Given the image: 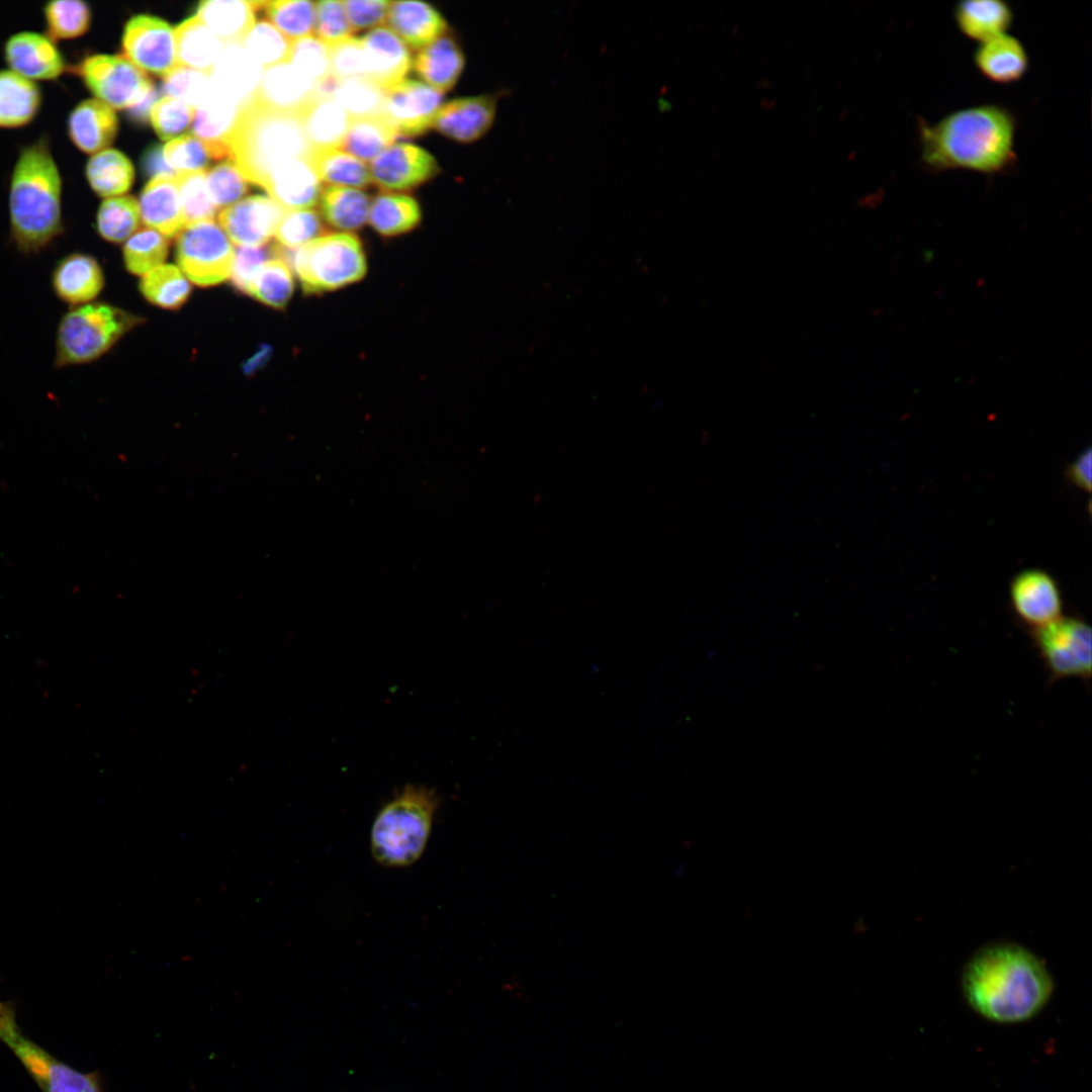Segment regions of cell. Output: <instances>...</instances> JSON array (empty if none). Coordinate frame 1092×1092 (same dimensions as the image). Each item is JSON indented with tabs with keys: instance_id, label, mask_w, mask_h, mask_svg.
Returning a JSON list of instances; mask_svg holds the SVG:
<instances>
[{
	"instance_id": "6da1fadb",
	"label": "cell",
	"mask_w": 1092,
	"mask_h": 1092,
	"mask_svg": "<svg viewBox=\"0 0 1092 1092\" xmlns=\"http://www.w3.org/2000/svg\"><path fill=\"white\" fill-rule=\"evenodd\" d=\"M965 999L982 1017L1020 1023L1048 1004L1054 981L1039 958L1021 945L997 942L981 947L965 966Z\"/></svg>"
},
{
	"instance_id": "7a4b0ae2",
	"label": "cell",
	"mask_w": 1092,
	"mask_h": 1092,
	"mask_svg": "<svg viewBox=\"0 0 1092 1092\" xmlns=\"http://www.w3.org/2000/svg\"><path fill=\"white\" fill-rule=\"evenodd\" d=\"M922 161L934 171L964 169L995 174L1015 160V121L1005 108L978 105L920 122Z\"/></svg>"
},
{
	"instance_id": "3957f363",
	"label": "cell",
	"mask_w": 1092,
	"mask_h": 1092,
	"mask_svg": "<svg viewBox=\"0 0 1092 1092\" xmlns=\"http://www.w3.org/2000/svg\"><path fill=\"white\" fill-rule=\"evenodd\" d=\"M63 189L50 136L42 133L22 145L8 183L9 234L18 252L37 254L62 236Z\"/></svg>"
},
{
	"instance_id": "277c9868",
	"label": "cell",
	"mask_w": 1092,
	"mask_h": 1092,
	"mask_svg": "<svg viewBox=\"0 0 1092 1092\" xmlns=\"http://www.w3.org/2000/svg\"><path fill=\"white\" fill-rule=\"evenodd\" d=\"M228 144L242 175L260 187L277 165L311 153L297 114L267 108L253 96L240 106Z\"/></svg>"
},
{
	"instance_id": "5b68a950",
	"label": "cell",
	"mask_w": 1092,
	"mask_h": 1092,
	"mask_svg": "<svg viewBox=\"0 0 1092 1092\" xmlns=\"http://www.w3.org/2000/svg\"><path fill=\"white\" fill-rule=\"evenodd\" d=\"M436 794L426 787L406 786L376 815L370 845L374 859L387 868H404L423 854L438 807Z\"/></svg>"
},
{
	"instance_id": "8992f818",
	"label": "cell",
	"mask_w": 1092,
	"mask_h": 1092,
	"mask_svg": "<svg viewBox=\"0 0 1092 1092\" xmlns=\"http://www.w3.org/2000/svg\"><path fill=\"white\" fill-rule=\"evenodd\" d=\"M142 321L106 302L72 306L62 315L57 328L55 367L61 369L99 359Z\"/></svg>"
},
{
	"instance_id": "52a82bcc",
	"label": "cell",
	"mask_w": 1092,
	"mask_h": 1092,
	"mask_svg": "<svg viewBox=\"0 0 1092 1092\" xmlns=\"http://www.w3.org/2000/svg\"><path fill=\"white\" fill-rule=\"evenodd\" d=\"M282 257L306 293L334 291L360 281L367 262L360 240L348 233L324 234Z\"/></svg>"
},
{
	"instance_id": "ba28073f",
	"label": "cell",
	"mask_w": 1092,
	"mask_h": 1092,
	"mask_svg": "<svg viewBox=\"0 0 1092 1092\" xmlns=\"http://www.w3.org/2000/svg\"><path fill=\"white\" fill-rule=\"evenodd\" d=\"M0 1042L15 1056L40 1092H103L96 1073L74 1069L26 1036L10 1001L0 1002Z\"/></svg>"
},
{
	"instance_id": "9c48e42d",
	"label": "cell",
	"mask_w": 1092,
	"mask_h": 1092,
	"mask_svg": "<svg viewBox=\"0 0 1092 1092\" xmlns=\"http://www.w3.org/2000/svg\"><path fill=\"white\" fill-rule=\"evenodd\" d=\"M235 249L213 220L185 225L177 236L176 260L186 278L202 287L229 279Z\"/></svg>"
},
{
	"instance_id": "30bf717a",
	"label": "cell",
	"mask_w": 1092,
	"mask_h": 1092,
	"mask_svg": "<svg viewBox=\"0 0 1092 1092\" xmlns=\"http://www.w3.org/2000/svg\"><path fill=\"white\" fill-rule=\"evenodd\" d=\"M95 98L113 109H128L155 86L145 71L124 56L90 54L70 65Z\"/></svg>"
},
{
	"instance_id": "8fae6325",
	"label": "cell",
	"mask_w": 1092,
	"mask_h": 1092,
	"mask_svg": "<svg viewBox=\"0 0 1092 1092\" xmlns=\"http://www.w3.org/2000/svg\"><path fill=\"white\" fill-rule=\"evenodd\" d=\"M1030 631L1051 681L1069 677L1090 679L1092 637L1091 628L1084 620L1062 616Z\"/></svg>"
},
{
	"instance_id": "7c38bea8",
	"label": "cell",
	"mask_w": 1092,
	"mask_h": 1092,
	"mask_svg": "<svg viewBox=\"0 0 1092 1092\" xmlns=\"http://www.w3.org/2000/svg\"><path fill=\"white\" fill-rule=\"evenodd\" d=\"M124 57L145 72L165 76L177 67L174 29L152 15H135L123 29Z\"/></svg>"
},
{
	"instance_id": "4fadbf2b",
	"label": "cell",
	"mask_w": 1092,
	"mask_h": 1092,
	"mask_svg": "<svg viewBox=\"0 0 1092 1092\" xmlns=\"http://www.w3.org/2000/svg\"><path fill=\"white\" fill-rule=\"evenodd\" d=\"M2 56L8 69L34 82L55 81L70 68L58 42L36 30L9 34L2 44Z\"/></svg>"
},
{
	"instance_id": "5bb4252c",
	"label": "cell",
	"mask_w": 1092,
	"mask_h": 1092,
	"mask_svg": "<svg viewBox=\"0 0 1092 1092\" xmlns=\"http://www.w3.org/2000/svg\"><path fill=\"white\" fill-rule=\"evenodd\" d=\"M442 101L443 93L429 85L402 80L384 90L382 114L399 135L416 136L432 127Z\"/></svg>"
},
{
	"instance_id": "9a60e30c",
	"label": "cell",
	"mask_w": 1092,
	"mask_h": 1092,
	"mask_svg": "<svg viewBox=\"0 0 1092 1092\" xmlns=\"http://www.w3.org/2000/svg\"><path fill=\"white\" fill-rule=\"evenodd\" d=\"M1010 603L1019 620L1030 630L1063 616V597L1056 579L1046 571L1030 568L1016 574L1010 583Z\"/></svg>"
},
{
	"instance_id": "2e32d148",
	"label": "cell",
	"mask_w": 1092,
	"mask_h": 1092,
	"mask_svg": "<svg viewBox=\"0 0 1092 1092\" xmlns=\"http://www.w3.org/2000/svg\"><path fill=\"white\" fill-rule=\"evenodd\" d=\"M285 211L272 198L254 195L224 207L218 214V222L238 247H260L274 236Z\"/></svg>"
},
{
	"instance_id": "e0dca14e",
	"label": "cell",
	"mask_w": 1092,
	"mask_h": 1092,
	"mask_svg": "<svg viewBox=\"0 0 1092 1092\" xmlns=\"http://www.w3.org/2000/svg\"><path fill=\"white\" fill-rule=\"evenodd\" d=\"M371 180L379 187L402 191L413 189L439 172L436 159L426 150L407 143L386 148L370 162Z\"/></svg>"
},
{
	"instance_id": "ac0fdd59",
	"label": "cell",
	"mask_w": 1092,
	"mask_h": 1092,
	"mask_svg": "<svg viewBox=\"0 0 1092 1092\" xmlns=\"http://www.w3.org/2000/svg\"><path fill=\"white\" fill-rule=\"evenodd\" d=\"M499 97L492 93L451 100L440 107L432 127L460 143L475 142L492 126Z\"/></svg>"
},
{
	"instance_id": "d6986e66",
	"label": "cell",
	"mask_w": 1092,
	"mask_h": 1092,
	"mask_svg": "<svg viewBox=\"0 0 1092 1092\" xmlns=\"http://www.w3.org/2000/svg\"><path fill=\"white\" fill-rule=\"evenodd\" d=\"M318 94L317 85L284 62L263 71L253 98L267 108L298 115Z\"/></svg>"
},
{
	"instance_id": "ffe728a7",
	"label": "cell",
	"mask_w": 1092,
	"mask_h": 1092,
	"mask_svg": "<svg viewBox=\"0 0 1092 1092\" xmlns=\"http://www.w3.org/2000/svg\"><path fill=\"white\" fill-rule=\"evenodd\" d=\"M67 135L80 152L88 155L108 149L118 130L114 109L93 97L79 101L66 120Z\"/></svg>"
},
{
	"instance_id": "44dd1931",
	"label": "cell",
	"mask_w": 1092,
	"mask_h": 1092,
	"mask_svg": "<svg viewBox=\"0 0 1092 1092\" xmlns=\"http://www.w3.org/2000/svg\"><path fill=\"white\" fill-rule=\"evenodd\" d=\"M366 78L383 90L404 80L413 66L405 43L389 28L376 27L361 37Z\"/></svg>"
},
{
	"instance_id": "7402d4cb",
	"label": "cell",
	"mask_w": 1092,
	"mask_h": 1092,
	"mask_svg": "<svg viewBox=\"0 0 1092 1092\" xmlns=\"http://www.w3.org/2000/svg\"><path fill=\"white\" fill-rule=\"evenodd\" d=\"M262 188L285 210L313 207L323 190L322 182L306 158L290 159L277 165Z\"/></svg>"
},
{
	"instance_id": "603a6c76",
	"label": "cell",
	"mask_w": 1092,
	"mask_h": 1092,
	"mask_svg": "<svg viewBox=\"0 0 1092 1092\" xmlns=\"http://www.w3.org/2000/svg\"><path fill=\"white\" fill-rule=\"evenodd\" d=\"M51 282L56 296L72 307L92 302L101 293L104 274L93 256L76 252L57 262Z\"/></svg>"
},
{
	"instance_id": "cb8c5ba5",
	"label": "cell",
	"mask_w": 1092,
	"mask_h": 1092,
	"mask_svg": "<svg viewBox=\"0 0 1092 1092\" xmlns=\"http://www.w3.org/2000/svg\"><path fill=\"white\" fill-rule=\"evenodd\" d=\"M263 71L242 44L222 46L209 76L210 85L241 106L257 90Z\"/></svg>"
},
{
	"instance_id": "d4e9b609",
	"label": "cell",
	"mask_w": 1092,
	"mask_h": 1092,
	"mask_svg": "<svg viewBox=\"0 0 1092 1092\" xmlns=\"http://www.w3.org/2000/svg\"><path fill=\"white\" fill-rule=\"evenodd\" d=\"M239 108V105L219 94L211 85L206 98L195 108L193 132L205 145L211 160H233L228 138Z\"/></svg>"
},
{
	"instance_id": "484cf974",
	"label": "cell",
	"mask_w": 1092,
	"mask_h": 1092,
	"mask_svg": "<svg viewBox=\"0 0 1092 1092\" xmlns=\"http://www.w3.org/2000/svg\"><path fill=\"white\" fill-rule=\"evenodd\" d=\"M139 206L143 222L167 239L177 237L185 226L175 177L151 179L141 193Z\"/></svg>"
},
{
	"instance_id": "4316f807",
	"label": "cell",
	"mask_w": 1092,
	"mask_h": 1092,
	"mask_svg": "<svg viewBox=\"0 0 1092 1092\" xmlns=\"http://www.w3.org/2000/svg\"><path fill=\"white\" fill-rule=\"evenodd\" d=\"M387 21L404 43L422 50L445 34L447 23L431 5L418 1L390 2Z\"/></svg>"
},
{
	"instance_id": "83f0119b",
	"label": "cell",
	"mask_w": 1092,
	"mask_h": 1092,
	"mask_svg": "<svg viewBox=\"0 0 1092 1092\" xmlns=\"http://www.w3.org/2000/svg\"><path fill=\"white\" fill-rule=\"evenodd\" d=\"M43 93L37 82L16 72L0 69V129L27 126L39 114Z\"/></svg>"
},
{
	"instance_id": "f1b7e54d",
	"label": "cell",
	"mask_w": 1092,
	"mask_h": 1092,
	"mask_svg": "<svg viewBox=\"0 0 1092 1092\" xmlns=\"http://www.w3.org/2000/svg\"><path fill=\"white\" fill-rule=\"evenodd\" d=\"M298 116L311 151L342 148L351 117L332 97L320 93Z\"/></svg>"
},
{
	"instance_id": "f546056e",
	"label": "cell",
	"mask_w": 1092,
	"mask_h": 1092,
	"mask_svg": "<svg viewBox=\"0 0 1092 1092\" xmlns=\"http://www.w3.org/2000/svg\"><path fill=\"white\" fill-rule=\"evenodd\" d=\"M974 62L986 78L1003 84L1020 80L1028 68L1023 44L1007 33L981 42L974 54Z\"/></svg>"
},
{
	"instance_id": "4dcf8cb0",
	"label": "cell",
	"mask_w": 1092,
	"mask_h": 1092,
	"mask_svg": "<svg viewBox=\"0 0 1092 1092\" xmlns=\"http://www.w3.org/2000/svg\"><path fill=\"white\" fill-rule=\"evenodd\" d=\"M464 63V55L456 40L444 34L420 50L413 67L427 85L444 93L456 84Z\"/></svg>"
},
{
	"instance_id": "1f68e13d",
	"label": "cell",
	"mask_w": 1092,
	"mask_h": 1092,
	"mask_svg": "<svg viewBox=\"0 0 1092 1092\" xmlns=\"http://www.w3.org/2000/svg\"><path fill=\"white\" fill-rule=\"evenodd\" d=\"M253 1L209 0L200 2L196 16L222 46L242 44L255 24Z\"/></svg>"
},
{
	"instance_id": "d6a6232c",
	"label": "cell",
	"mask_w": 1092,
	"mask_h": 1092,
	"mask_svg": "<svg viewBox=\"0 0 1092 1092\" xmlns=\"http://www.w3.org/2000/svg\"><path fill=\"white\" fill-rule=\"evenodd\" d=\"M1012 18L1011 8L1000 0L962 1L954 8V19L960 30L980 43L1006 33Z\"/></svg>"
},
{
	"instance_id": "836d02e7",
	"label": "cell",
	"mask_w": 1092,
	"mask_h": 1092,
	"mask_svg": "<svg viewBox=\"0 0 1092 1092\" xmlns=\"http://www.w3.org/2000/svg\"><path fill=\"white\" fill-rule=\"evenodd\" d=\"M174 37L177 65L210 76L222 44L207 26L194 15L175 28Z\"/></svg>"
},
{
	"instance_id": "e575fe53",
	"label": "cell",
	"mask_w": 1092,
	"mask_h": 1092,
	"mask_svg": "<svg viewBox=\"0 0 1092 1092\" xmlns=\"http://www.w3.org/2000/svg\"><path fill=\"white\" fill-rule=\"evenodd\" d=\"M85 177L98 196L110 198L129 190L134 170L123 153L115 149H105L91 155L85 165Z\"/></svg>"
},
{
	"instance_id": "d590c367",
	"label": "cell",
	"mask_w": 1092,
	"mask_h": 1092,
	"mask_svg": "<svg viewBox=\"0 0 1092 1092\" xmlns=\"http://www.w3.org/2000/svg\"><path fill=\"white\" fill-rule=\"evenodd\" d=\"M324 219L342 231H355L368 220L370 198L356 188L327 186L320 196Z\"/></svg>"
},
{
	"instance_id": "8d00e7d4",
	"label": "cell",
	"mask_w": 1092,
	"mask_h": 1092,
	"mask_svg": "<svg viewBox=\"0 0 1092 1092\" xmlns=\"http://www.w3.org/2000/svg\"><path fill=\"white\" fill-rule=\"evenodd\" d=\"M398 132L382 114L351 118L341 149L360 161L372 162L392 145Z\"/></svg>"
},
{
	"instance_id": "74e56055",
	"label": "cell",
	"mask_w": 1092,
	"mask_h": 1092,
	"mask_svg": "<svg viewBox=\"0 0 1092 1092\" xmlns=\"http://www.w3.org/2000/svg\"><path fill=\"white\" fill-rule=\"evenodd\" d=\"M322 95L332 97L351 118L382 113L384 90L364 78L336 80L318 85Z\"/></svg>"
},
{
	"instance_id": "f35d334b",
	"label": "cell",
	"mask_w": 1092,
	"mask_h": 1092,
	"mask_svg": "<svg viewBox=\"0 0 1092 1092\" xmlns=\"http://www.w3.org/2000/svg\"><path fill=\"white\" fill-rule=\"evenodd\" d=\"M421 220L418 202L404 194L386 193L376 196L370 203L368 221L373 230L384 237H394L414 230Z\"/></svg>"
},
{
	"instance_id": "ab89813d",
	"label": "cell",
	"mask_w": 1092,
	"mask_h": 1092,
	"mask_svg": "<svg viewBox=\"0 0 1092 1092\" xmlns=\"http://www.w3.org/2000/svg\"><path fill=\"white\" fill-rule=\"evenodd\" d=\"M308 159L321 182L329 186L357 189L372 181L366 163L342 149L313 150Z\"/></svg>"
},
{
	"instance_id": "60d3db41",
	"label": "cell",
	"mask_w": 1092,
	"mask_h": 1092,
	"mask_svg": "<svg viewBox=\"0 0 1092 1092\" xmlns=\"http://www.w3.org/2000/svg\"><path fill=\"white\" fill-rule=\"evenodd\" d=\"M41 13L44 32L57 42L82 36L92 22L91 7L83 0H50Z\"/></svg>"
},
{
	"instance_id": "b9f144b4",
	"label": "cell",
	"mask_w": 1092,
	"mask_h": 1092,
	"mask_svg": "<svg viewBox=\"0 0 1092 1092\" xmlns=\"http://www.w3.org/2000/svg\"><path fill=\"white\" fill-rule=\"evenodd\" d=\"M140 290L152 304L177 309L188 299L191 285L179 267L162 264L143 276Z\"/></svg>"
},
{
	"instance_id": "7bdbcfd3",
	"label": "cell",
	"mask_w": 1092,
	"mask_h": 1092,
	"mask_svg": "<svg viewBox=\"0 0 1092 1092\" xmlns=\"http://www.w3.org/2000/svg\"><path fill=\"white\" fill-rule=\"evenodd\" d=\"M293 290L294 279L290 265L280 257H273L265 262L256 274L249 295L267 306L284 308Z\"/></svg>"
},
{
	"instance_id": "ee69618b",
	"label": "cell",
	"mask_w": 1092,
	"mask_h": 1092,
	"mask_svg": "<svg viewBox=\"0 0 1092 1092\" xmlns=\"http://www.w3.org/2000/svg\"><path fill=\"white\" fill-rule=\"evenodd\" d=\"M141 219L139 202L131 196L105 198L96 213L98 235L109 243H122L136 230Z\"/></svg>"
},
{
	"instance_id": "f6af8a7d",
	"label": "cell",
	"mask_w": 1092,
	"mask_h": 1092,
	"mask_svg": "<svg viewBox=\"0 0 1092 1092\" xmlns=\"http://www.w3.org/2000/svg\"><path fill=\"white\" fill-rule=\"evenodd\" d=\"M169 250L168 239L151 228H142L123 246L126 269L134 275H145L164 264Z\"/></svg>"
},
{
	"instance_id": "bcb514c9",
	"label": "cell",
	"mask_w": 1092,
	"mask_h": 1092,
	"mask_svg": "<svg viewBox=\"0 0 1092 1092\" xmlns=\"http://www.w3.org/2000/svg\"><path fill=\"white\" fill-rule=\"evenodd\" d=\"M273 25L289 40L311 36L315 25V3L307 0L265 1L263 8Z\"/></svg>"
},
{
	"instance_id": "7dc6e473",
	"label": "cell",
	"mask_w": 1092,
	"mask_h": 1092,
	"mask_svg": "<svg viewBox=\"0 0 1092 1092\" xmlns=\"http://www.w3.org/2000/svg\"><path fill=\"white\" fill-rule=\"evenodd\" d=\"M242 46L266 70L287 62L291 40L270 21L263 19L254 24Z\"/></svg>"
},
{
	"instance_id": "c3c4849f",
	"label": "cell",
	"mask_w": 1092,
	"mask_h": 1092,
	"mask_svg": "<svg viewBox=\"0 0 1092 1092\" xmlns=\"http://www.w3.org/2000/svg\"><path fill=\"white\" fill-rule=\"evenodd\" d=\"M176 181L185 225L213 220L218 208L210 197L205 172L178 174Z\"/></svg>"
},
{
	"instance_id": "681fc988",
	"label": "cell",
	"mask_w": 1092,
	"mask_h": 1092,
	"mask_svg": "<svg viewBox=\"0 0 1092 1092\" xmlns=\"http://www.w3.org/2000/svg\"><path fill=\"white\" fill-rule=\"evenodd\" d=\"M287 62L317 86L331 77L329 48L312 35L291 41Z\"/></svg>"
},
{
	"instance_id": "f907efd6",
	"label": "cell",
	"mask_w": 1092,
	"mask_h": 1092,
	"mask_svg": "<svg viewBox=\"0 0 1092 1092\" xmlns=\"http://www.w3.org/2000/svg\"><path fill=\"white\" fill-rule=\"evenodd\" d=\"M321 217L312 209L286 210L274 237L278 246L295 250L323 234Z\"/></svg>"
},
{
	"instance_id": "816d5d0a",
	"label": "cell",
	"mask_w": 1092,
	"mask_h": 1092,
	"mask_svg": "<svg viewBox=\"0 0 1092 1092\" xmlns=\"http://www.w3.org/2000/svg\"><path fill=\"white\" fill-rule=\"evenodd\" d=\"M164 92L194 109L198 107L210 90L209 76L194 69L177 66L164 76Z\"/></svg>"
},
{
	"instance_id": "f5cc1de1",
	"label": "cell",
	"mask_w": 1092,
	"mask_h": 1092,
	"mask_svg": "<svg viewBox=\"0 0 1092 1092\" xmlns=\"http://www.w3.org/2000/svg\"><path fill=\"white\" fill-rule=\"evenodd\" d=\"M206 180L210 197L217 208L238 202L249 191L248 181L230 160L212 168Z\"/></svg>"
},
{
	"instance_id": "db71d44e",
	"label": "cell",
	"mask_w": 1092,
	"mask_h": 1092,
	"mask_svg": "<svg viewBox=\"0 0 1092 1092\" xmlns=\"http://www.w3.org/2000/svg\"><path fill=\"white\" fill-rule=\"evenodd\" d=\"M194 111L188 104L166 96L154 104L150 119L160 139L173 140L189 127Z\"/></svg>"
},
{
	"instance_id": "11a10c76",
	"label": "cell",
	"mask_w": 1092,
	"mask_h": 1092,
	"mask_svg": "<svg viewBox=\"0 0 1092 1092\" xmlns=\"http://www.w3.org/2000/svg\"><path fill=\"white\" fill-rule=\"evenodd\" d=\"M163 153L167 163L178 174L204 172L212 161L205 145L192 134L171 140Z\"/></svg>"
},
{
	"instance_id": "9f6ffc18",
	"label": "cell",
	"mask_w": 1092,
	"mask_h": 1092,
	"mask_svg": "<svg viewBox=\"0 0 1092 1092\" xmlns=\"http://www.w3.org/2000/svg\"><path fill=\"white\" fill-rule=\"evenodd\" d=\"M314 31L328 47L352 37L353 29L342 1L324 0L315 3Z\"/></svg>"
},
{
	"instance_id": "6f0895ef",
	"label": "cell",
	"mask_w": 1092,
	"mask_h": 1092,
	"mask_svg": "<svg viewBox=\"0 0 1092 1092\" xmlns=\"http://www.w3.org/2000/svg\"><path fill=\"white\" fill-rule=\"evenodd\" d=\"M328 48L331 76L334 79L366 78V59L361 38L350 37Z\"/></svg>"
},
{
	"instance_id": "680465c9",
	"label": "cell",
	"mask_w": 1092,
	"mask_h": 1092,
	"mask_svg": "<svg viewBox=\"0 0 1092 1092\" xmlns=\"http://www.w3.org/2000/svg\"><path fill=\"white\" fill-rule=\"evenodd\" d=\"M273 257H276L274 246L238 247L230 276L236 290L249 295L256 274L262 265Z\"/></svg>"
},
{
	"instance_id": "91938a15",
	"label": "cell",
	"mask_w": 1092,
	"mask_h": 1092,
	"mask_svg": "<svg viewBox=\"0 0 1092 1092\" xmlns=\"http://www.w3.org/2000/svg\"><path fill=\"white\" fill-rule=\"evenodd\" d=\"M342 3L353 31L383 23L390 5V1L385 0H346Z\"/></svg>"
},
{
	"instance_id": "94428289",
	"label": "cell",
	"mask_w": 1092,
	"mask_h": 1092,
	"mask_svg": "<svg viewBox=\"0 0 1092 1092\" xmlns=\"http://www.w3.org/2000/svg\"><path fill=\"white\" fill-rule=\"evenodd\" d=\"M142 169L152 179L175 176V171L167 163L160 145H153L146 150L142 158Z\"/></svg>"
},
{
	"instance_id": "6125c7cd",
	"label": "cell",
	"mask_w": 1092,
	"mask_h": 1092,
	"mask_svg": "<svg viewBox=\"0 0 1092 1092\" xmlns=\"http://www.w3.org/2000/svg\"><path fill=\"white\" fill-rule=\"evenodd\" d=\"M1067 477L1078 488L1089 492L1091 489V450L1082 452L1069 465Z\"/></svg>"
},
{
	"instance_id": "be15d7a7",
	"label": "cell",
	"mask_w": 1092,
	"mask_h": 1092,
	"mask_svg": "<svg viewBox=\"0 0 1092 1092\" xmlns=\"http://www.w3.org/2000/svg\"><path fill=\"white\" fill-rule=\"evenodd\" d=\"M159 93L154 86L150 92L138 103L127 109L128 117L138 124H144L150 118L154 104L158 101Z\"/></svg>"
},
{
	"instance_id": "e7e4bbea",
	"label": "cell",
	"mask_w": 1092,
	"mask_h": 1092,
	"mask_svg": "<svg viewBox=\"0 0 1092 1092\" xmlns=\"http://www.w3.org/2000/svg\"><path fill=\"white\" fill-rule=\"evenodd\" d=\"M271 355V348L267 345L261 346L251 357H249L243 363V371L247 375H252L259 369L264 367Z\"/></svg>"
}]
</instances>
